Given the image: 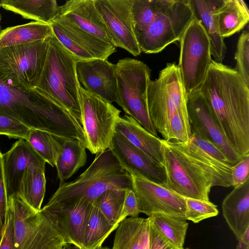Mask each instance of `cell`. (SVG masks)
<instances>
[{
    "label": "cell",
    "mask_w": 249,
    "mask_h": 249,
    "mask_svg": "<svg viewBox=\"0 0 249 249\" xmlns=\"http://www.w3.org/2000/svg\"><path fill=\"white\" fill-rule=\"evenodd\" d=\"M163 186L186 198L209 200L213 186H232V166L212 158L190 138L185 142L161 139Z\"/></svg>",
    "instance_id": "obj_1"
},
{
    "label": "cell",
    "mask_w": 249,
    "mask_h": 249,
    "mask_svg": "<svg viewBox=\"0 0 249 249\" xmlns=\"http://www.w3.org/2000/svg\"><path fill=\"white\" fill-rule=\"evenodd\" d=\"M53 21L59 24L94 58L107 59L116 51V47L78 28L65 18L57 16Z\"/></svg>",
    "instance_id": "obj_29"
},
{
    "label": "cell",
    "mask_w": 249,
    "mask_h": 249,
    "mask_svg": "<svg viewBox=\"0 0 249 249\" xmlns=\"http://www.w3.org/2000/svg\"><path fill=\"white\" fill-rule=\"evenodd\" d=\"M0 113L62 140L75 139L81 129L76 119L59 103L36 90L25 92L0 81Z\"/></svg>",
    "instance_id": "obj_4"
},
{
    "label": "cell",
    "mask_w": 249,
    "mask_h": 249,
    "mask_svg": "<svg viewBox=\"0 0 249 249\" xmlns=\"http://www.w3.org/2000/svg\"><path fill=\"white\" fill-rule=\"evenodd\" d=\"M149 219L125 218L117 228L112 249H149Z\"/></svg>",
    "instance_id": "obj_23"
},
{
    "label": "cell",
    "mask_w": 249,
    "mask_h": 249,
    "mask_svg": "<svg viewBox=\"0 0 249 249\" xmlns=\"http://www.w3.org/2000/svg\"><path fill=\"white\" fill-rule=\"evenodd\" d=\"M118 226L111 225L101 212L95 202H92L86 223L82 249H97Z\"/></svg>",
    "instance_id": "obj_31"
},
{
    "label": "cell",
    "mask_w": 249,
    "mask_h": 249,
    "mask_svg": "<svg viewBox=\"0 0 249 249\" xmlns=\"http://www.w3.org/2000/svg\"><path fill=\"white\" fill-rule=\"evenodd\" d=\"M129 174L140 213L148 217L161 213L185 218V198L160 184Z\"/></svg>",
    "instance_id": "obj_14"
},
{
    "label": "cell",
    "mask_w": 249,
    "mask_h": 249,
    "mask_svg": "<svg viewBox=\"0 0 249 249\" xmlns=\"http://www.w3.org/2000/svg\"><path fill=\"white\" fill-rule=\"evenodd\" d=\"M53 35L50 24L33 21L8 27L0 32V50L4 48L44 40Z\"/></svg>",
    "instance_id": "obj_27"
},
{
    "label": "cell",
    "mask_w": 249,
    "mask_h": 249,
    "mask_svg": "<svg viewBox=\"0 0 249 249\" xmlns=\"http://www.w3.org/2000/svg\"><path fill=\"white\" fill-rule=\"evenodd\" d=\"M188 249V248H187V249Z\"/></svg>",
    "instance_id": "obj_50"
},
{
    "label": "cell",
    "mask_w": 249,
    "mask_h": 249,
    "mask_svg": "<svg viewBox=\"0 0 249 249\" xmlns=\"http://www.w3.org/2000/svg\"><path fill=\"white\" fill-rule=\"evenodd\" d=\"M13 215V249H64L60 232L40 211L28 205L18 193L8 197Z\"/></svg>",
    "instance_id": "obj_7"
},
{
    "label": "cell",
    "mask_w": 249,
    "mask_h": 249,
    "mask_svg": "<svg viewBox=\"0 0 249 249\" xmlns=\"http://www.w3.org/2000/svg\"><path fill=\"white\" fill-rule=\"evenodd\" d=\"M232 148L249 155V87L234 69L212 61L197 89Z\"/></svg>",
    "instance_id": "obj_2"
},
{
    "label": "cell",
    "mask_w": 249,
    "mask_h": 249,
    "mask_svg": "<svg viewBox=\"0 0 249 249\" xmlns=\"http://www.w3.org/2000/svg\"><path fill=\"white\" fill-rule=\"evenodd\" d=\"M126 190L108 189L93 202L112 225L119 226L120 223L125 219L122 216V211Z\"/></svg>",
    "instance_id": "obj_35"
},
{
    "label": "cell",
    "mask_w": 249,
    "mask_h": 249,
    "mask_svg": "<svg viewBox=\"0 0 249 249\" xmlns=\"http://www.w3.org/2000/svg\"><path fill=\"white\" fill-rule=\"evenodd\" d=\"M140 213L138 200L132 188L126 190L123 204L122 216L124 218L127 216L137 217Z\"/></svg>",
    "instance_id": "obj_44"
},
{
    "label": "cell",
    "mask_w": 249,
    "mask_h": 249,
    "mask_svg": "<svg viewBox=\"0 0 249 249\" xmlns=\"http://www.w3.org/2000/svg\"><path fill=\"white\" fill-rule=\"evenodd\" d=\"M1 14L0 13V32L2 30L1 28V24H0V23H1Z\"/></svg>",
    "instance_id": "obj_49"
},
{
    "label": "cell",
    "mask_w": 249,
    "mask_h": 249,
    "mask_svg": "<svg viewBox=\"0 0 249 249\" xmlns=\"http://www.w3.org/2000/svg\"><path fill=\"white\" fill-rule=\"evenodd\" d=\"M187 107L192 133L213 143L233 166L243 158L228 142L216 123L208 103L198 90L187 96Z\"/></svg>",
    "instance_id": "obj_15"
},
{
    "label": "cell",
    "mask_w": 249,
    "mask_h": 249,
    "mask_svg": "<svg viewBox=\"0 0 249 249\" xmlns=\"http://www.w3.org/2000/svg\"><path fill=\"white\" fill-rule=\"evenodd\" d=\"M112 44L135 56L142 53L136 39L131 6L132 0H94Z\"/></svg>",
    "instance_id": "obj_13"
},
{
    "label": "cell",
    "mask_w": 249,
    "mask_h": 249,
    "mask_svg": "<svg viewBox=\"0 0 249 249\" xmlns=\"http://www.w3.org/2000/svg\"><path fill=\"white\" fill-rule=\"evenodd\" d=\"M79 96L86 148L93 154L109 149L121 111L112 103L86 91L81 85Z\"/></svg>",
    "instance_id": "obj_12"
},
{
    "label": "cell",
    "mask_w": 249,
    "mask_h": 249,
    "mask_svg": "<svg viewBox=\"0 0 249 249\" xmlns=\"http://www.w3.org/2000/svg\"><path fill=\"white\" fill-rule=\"evenodd\" d=\"M149 249H178L157 229L150 219Z\"/></svg>",
    "instance_id": "obj_42"
},
{
    "label": "cell",
    "mask_w": 249,
    "mask_h": 249,
    "mask_svg": "<svg viewBox=\"0 0 249 249\" xmlns=\"http://www.w3.org/2000/svg\"><path fill=\"white\" fill-rule=\"evenodd\" d=\"M148 217L157 229L176 248L183 249L189 225L185 218L161 213Z\"/></svg>",
    "instance_id": "obj_32"
},
{
    "label": "cell",
    "mask_w": 249,
    "mask_h": 249,
    "mask_svg": "<svg viewBox=\"0 0 249 249\" xmlns=\"http://www.w3.org/2000/svg\"><path fill=\"white\" fill-rule=\"evenodd\" d=\"M185 201L186 220L197 223L218 214L217 206L210 200L186 198Z\"/></svg>",
    "instance_id": "obj_36"
},
{
    "label": "cell",
    "mask_w": 249,
    "mask_h": 249,
    "mask_svg": "<svg viewBox=\"0 0 249 249\" xmlns=\"http://www.w3.org/2000/svg\"><path fill=\"white\" fill-rule=\"evenodd\" d=\"M48 44L44 68L34 90L63 106L82 126L78 61L53 33L49 37Z\"/></svg>",
    "instance_id": "obj_6"
},
{
    "label": "cell",
    "mask_w": 249,
    "mask_h": 249,
    "mask_svg": "<svg viewBox=\"0 0 249 249\" xmlns=\"http://www.w3.org/2000/svg\"><path fill=\"white\" fill-rule=\"evenodd\" d=\"M195 12L209 37L212 56L214 61L221 63L226 56L227 47L220 36L214 16V11L221 0H192Z\"/></svg>",
    "instance_id": "obj_24"
},
{
    "label": "cell",
    "mask_w": 249,
    "mask_h": 249,
    "mask_svg": "<svg viewBox=\"0 0 249 249\" xmlns=\"http://www.w3.org/2000/svg\"><path fill=\"white\" fill-rule=\"evenodd\" d=\"M27 141L46 162L55 166L62 148L61 139L43 130L30 129Z\"/></svg>",
    "instance_id": "obj_34"
},
{
    "label": "cell",
    "mask_w": 249,
    "mask_h": 249,
    "mask_svg": "<svg viewBox=\"0 0 249 249\" xmlns=\"http://www.w3.org/2000/svg\"><path fill=\"white\" fill-rule=\"evenodd\" d=\"M115 130L151 159L162 165L161 139L158 136L149 132L127 115L119 118L116 123Z\"/></svg>",
    "instance_id": "obj_22"
},
{
    "label": "cell",
    "mask_w": 249,
    "mask_h": 249,
    "mask_svg": "<svg viewBox=\"0 0 249 249\" xmlns=\"http://www.w3.org/2000/svg\"><path fill=\"white\" fill-rule=\"evenodd\" d=\"M249 155L244 157L239 162L232 166L231 179L232 186L242 184L249 178Z\"/></svg>",
    "instance_id": "obj_43"
},
{
    "label": "cell",
    "mask_w": 249,
    "mask_h": 249,
    "mask_svg": "<svg viewBox=\"0 0 249 249\" xmlns=\"http://www.w3.org/2000/svg\"><path fill=\"white\" fill-rule=\"evenodd\" d=\"M30 128L18 120L0 113V135L27 140Z\"/></svg>",
    "instance_id": "obj_39"
},
{
    "label": "cell",
    "mask_w": 249,
    "mask_h": 249,
    "mask_svg": "<svg viewBox=\"0 0 249 249\" xmlns=\"http://www.w3.org/2000/svg\"><path fill=\"white\" fill-rule=\"evenodd\" d=\"M190 138L203 151L216 160L233 166L223 153L213 143L195 133H192Z\"/></svg>",
    "instance_id": "obj_41"
},
{
    "label": "cell",
    "mask_w": 249,
    "mask_h": 249,
    "mask_svg": "<svg viewBox=\"0 0 249 249\" xmlns=\"http://www.w3.org/2000/svg\"><path fill=\"white\" fill-rule=\"evenodd\" d=\"M184 249L183 248V249Z\"/></svg>",
    "instance_id": "obj_51"
},
{
    "label": "cell",
    "mask_w": 249,
    "mask_h": 249,
    "mask_svg": "<svg viewBox=\"0 0 249 249\" xmlns=\"http://www.w3.org/2000/svg\"><path fill=\"white\" fill-rule=\"evenodd\" d=\"M223 215L237 240L249 228V178L234 189L222 203Z\"/></svg>",
    "instance_id": "obj_21"
},
{
    "label": "cell",
    "mask_w": 249,
    "mask_h": 249,
    "mask_svg": "<svg viewBox=\"0 0 249 249\" xmlns=\"http://www.w3.org/2000/svg\"><path fill=\"white\" fill-rule=\"evenodd\" d=\"M58 16L68 19L81 30L112 44L95 7L94 0H67L60 6Z\"/></svg>",
    "instance_id": "obj_20"
},
{
    "label": "cell",
    "mask_w": 249,
    "mask_h": 249,
    "mask_svg": "<svg viewBox=\"0 0 249 249\" xmlns=\"http://www.w3.org/2000/svg\"><path fill=\"white\" fill-rule=\"evenodd\" d=\"M173 0H132L131 13L134 31L148 27Z\"/></svg>",
    "instance_id": "obj_33"
},
{
    "label": "cell",
    "mask_w": 249,
    "mask_h": 249,
    "mask_svg": "<svg viewBox=\"0 0 249 249\" xmlns=\"http://www.w3.org/2000/svg\"><path fill=\"white\" fill-rule=\"evenodd\" d=\"M2 155L0 150V239L6 223L8 206V197L5 187Z\"/></svg>",
    "instance_id": "obj_40"
},
{
    "label": "cell",
    "mask_w": 249,
    "mask_h": 249,
    "mask_svg": "<svg viewBox=\"0 0 249 249\" xmlns=\"http://www.w3.org/2000/svg\"><path fill=\"white\" fill-rule=\"evenodd\" d=\"M1 7L35 21L51 24L60 11L55 0H1Z\"/></svg>",
    "instance_id": "obj_26"
},
{
    "label": "cell",
    "mask_w": 249,
    "mask_h": 249,
    "mask_svg": "<svg viewBox=\"0 0 249 249\" xmlns=\"http://www.w3.org/2000/svg\"><path fill=\"white\" fill-rule=\"evenodd\" d=\"M153 125L165 141H188L192 134L187 96L179 68L168 63L158 78L148 82L143 95Z\"/></svg>",
    "instance_id": "obj_3"
},
{
    "label": "cell",
    "mask_w": 249,
    "mask_h": 249,
    "mask_svg": "<svg viewBox=\"0 0 249 249\" xmlns=\"http://www.w3.org/2000/svg\"><path fill=\"white\" fill-rule=\"evenodd\" d=\"M97 249H110V248H108V247H100L98 248H97Z\"/></svg>",
    "instance_id": "obj_48"
},
{
    "label": "cell",
    "mask_w": 249,
    "mask_h": 249,
    "mask_svg": "<svg viewBox=\"0 0 249 249\" xmlns=\"http://www.w3.org/2000/svg\"><path fill=\"white\" fill-rule=\"evenodd\" d=\"M50 25L53 34L60 43L74 56L78 62L94 58L88 52L78 44L59 24L53 21Z\"/></svg>",
    "instance_id": "obj_37"
},
{
    "label": "cell",
    "mask_w": 249,
    "mask_h": 249,
    "mask_svg": "<svg viewBox=\"0 0 249 249\" xmlns=\"http://www.w3.org/2000/svg\"><path fill=\"white\" fill-rule=\"evenodd\" d=\"M195 15L192 0H173L148 27L134 31L141 52L159 53L179 41Z\"/></svg>",
    "instance_id": "obj_10"
},
{
    "label": "cell",
    "mask_w": 249,
    "mask_h": 249,
    "mask_svg": "<svg viewBox=\"0 0 249 249\" xmlns=\"http://www.w3.org/2000/svg\"><path fill=\"white\" fill-rule=\"evenodd\" d=\"M219 33L224 39L239 32L248 23L249 12L242 0H222L214 11Z\"/></svg>",
    "instance_id": "obj_25"
},
{
    "label": "cell",
    "mask_w": 249,
    "mask_h": 249,
    "mask_svg": "<svg viewBox=\"0 0 249 249\" xmlns=\"http://www.w3.org/2000/svg\"><path fill=\"white\" fill-rule=\"evenodd\" d=\"M116 103L127 115L145 129L158 136L149 118L143 95L151 80V70L145 63L125 57L115 64Z\"/></svg>",
    "instance_id": "obj_9"
},
{
    "label": "cell",
    "mask_w": 249,
    "mask_h": 249,
    "mask_svg": "<svg viewBox=\"0 0 249 249\" xmlns=\"http://www.w3.org/2000/svg\"><path fill=\"white\" fill-rule=\"evenodd\" d=\"M129 188H132L130 174L108 149L96 154L89 167L75 179L60 183L47 204L69 205L82 198L92 203L108 189Z\"/></svg>",
    "instance_id": "obj_5"
},
{
    "label": "cell",
    "mask_w": 249,
    "mask_h": 249,
    "mask_svg": "<svg viewBox=\"0 0 249 249\" xmlns=\"http://www.w3.org/2000/svg\"><path fill=\"white\" fill-rule=\"evenodd\" d=\"M86 147L78 140H62V148L56 160L57 178L62 183L85 165L87 159Z\"/></svg>",
    "instance_id": "obj_28"
},
{
    "label": "cell",
    "mask_w": 249,
    "mask_h": 249,
    "mask_svg": "<svg viewBox=\"0 0 249 249\" xmlns=\"http://www.w3.org/2000/svg\"><path fill=\"white\" fill-rule=\"evenodd\" d=\"M179 41L180 54L178 66L187 97L199 89L213 60L209 37L196 15Z\"/></svg>",
    "instance_id": "obj_11"
},
{
    "label": "cell",
    "mask_w": 249,
    "mask_h": 249,
    "mask_svg": "<svg viewBox=\"0 0 249 249\" xmlns=\"http://www.w3.org/2000/svg\"><path fill=\"white\" fill-rule=\"evenodd\" d=\"M115 64L107 59L93 58L77 62L78 81L86 91L112 103L116 102Z\"/></svg>",
    "instance_id": "obj_18"
},
{
    "label": "cell",
    "mask_w": 249,
    "mask_h": 249,
    "mask_svg": "<svg viewBox=\"0 0 249 249\" xmlns=\"http://www.w3.org/2000/svg\"><path fill=\"white\" fill-rule=\"evenodd\" d=\"M234 59V69L242 77L249 87V33L248 30L242 32L239 37Z\"/></svg>",
    "instance_id": "obj_38"
},
{
    "label": "cell",
    "mask_w": 249,
    "mask_h": 249,
    "mask_svg": "<svg viewBox=\"0 0 249 249\" xmlns=\"http://www.w3.org/2000/svg\"><path fill=\"white\" fill-rule=\"evenodd\" d=\"M238 241L236 249H249V245L246 244L239 241Z\"/></svg>",
    "instance_id": "obj_47"
},
{
    "label": "cell",
    "mask_w": 249,
    "mask_h": 249,
    "mask_svg": "<svg viewBox=\"0 0 249 249\" xmlns=\"http://www.w3.org/2000/svg\"><path fill=\"white\" fill-rule=\"evenodd\" d=\"M238 241H241L246 244L249 245V228L246 231Z\"/></svg>",
    "instance_id": "obj_46"
},
{
    "label": "cell",
    "mask_w": 249,
    "mask_h": 249,
    "mask_svg": "<svg viewBox=\"0 0 249 249\" xmlns=\"http://www.w3.org/2000/svg\"><path fill=\"white\" fill-rule=\"evenodd\" d=\"M109 149L121 167L129 174L140 176L161 185L165 183L166 174L164 167L116 130Z\"/></svg>",
    "instance_id": "obj_17"
},
{
    "label": "cell",
    "mask_w": 249,
    "mask_h": 249,
    "mask_svg": "<svg viewBox=\"0 0 249 249\" xmlns=\"http://www.w3.org/2000/svg\"><path fill=\"white\" fill-rule=\"evenodd\" d=\"M13 215L8 205L6 223L0 239V249H13Z\"/></svg>",
    "instance_id": "obj_45"
},
{
    "label": "cell",
    "mask_w": 249,
    "mask_h": 249,
    "mask_svg": "<svg viewBox=\"0 0 249 249\" xmlns=\"http://www.w3.org/2000/svg\"><path fill=\"white\" fill-rule=\"evenodd\" d=\"M45 167L32 166L24 172L18 194L32 208L38 212L46 190Z\"/></svg>",
    "instance_id": "obj_30"
},
{
    "label": "cell",
    "mask_w": 249,
    "mask_h": 249,
    "mask_svg": "<svg viewBox=\"0 0 249 249\" xmlns=\"http://www.w3.org/2000/svg\"><path fill=\"white\" fill-rule=\"evenodd\" d=\"M2 166L7 196L18 193L25 171L32 166L45 167L46 161L23 139L15 142L2 155Z\"/></svg>",
    "instance_id": "obj_19"
},
{
    "label": "cell",
    "mask_w": 249,
    "mask_h": 249,
    "mask_svg": "<svg viewBox=\"0 0 249 249\" xmlns=\"http://www.w3.org/2000/svg\"><path fill=\"white\" fill-rule=\"evenodd\" d=\"M49 37L0 50V81L25 92L34 90L45 63Z\"/></svg>",
    "instance_id": "obj_8"
},
{
    "label": "cell",
    "mask_w": 249,
    "mask_h": 249,
    "mask_svg": "<svg viewBox=\"0 0 249 249\" xmlns=\"http://www.w3.org/2000/svg\"><path fill=\"white\" fill-rule=\"evenodd\" d=\"M92 202L82 198L69 205L46 204L40 211L54 225L66 244L82 249L84 231Z\"/></svg>",
    "instance_id": "obj_16"
}]
</instances>
